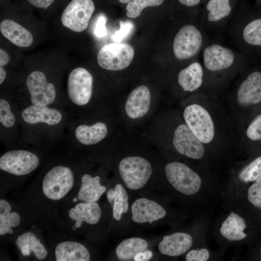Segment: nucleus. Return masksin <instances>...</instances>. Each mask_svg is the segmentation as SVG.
<instances>
[{
  "label": "nucleus",
  "mask_w": 261,
  "mask_h": 261,
  "mask_svg": "<svg viewBox=\"0 0 261 261\" xmlns=\"http://www.w3.org/2000/svg\"><path fill=\"white\" fill-rule=\"evenodd\" d=\"M121 132L113 147L110 159L122 184L129 190L137 191L149 185L158 174V158L143 137L127 136Z\"/></svg>",
  "instance_id": "f257e3e1"
},
{
  "label": "nucleus",
  "mask_w": 261,
  "mask_h": 261,
  "mask_svg": "<svg viewBox=\"0 0 261 261\" xmlns=\"http://www.w3.org/2000/svg\"><path fill=\"white\" fill-rule=\"evenodd\" d=\"M21 128V146L41 148L65 140L72 119L62 108L32 104L17 95Z\"/></svg>",
  "instance_id": "f03ea898"
},
{
  "label": "nucleus",
  "mask_w": 261,
  "mask_h": 261,
  "mask_svg": "<svg viewBox=\"0 0 261 261\" xmlns=\"http://www.w3.org/2000/svg\"><path fill=\"white\" fill-rule=\"evenodd\" d=\"M93 75L85 68H73L68 73L63 102L72 119H92L116 112L118 102L109 94L97 93Z\"/></svg>",
  "instance_id": "7ed1b4c3"
},
{
  "label": "nucleus",
  "mask_w": 261,
  "mask_h": 261,
  "mask_svg": "<svg viewBox=\"0 0 261 261\" xmlns=\"http://www.w3.org/2000/svg\"><path fill=\"white\" fill-rule=\"evenodd\" d=\"M116 112L88 119H72L66 130L65 141L74 150L90 153L96 158L108 157L120 131Z\"/></svg>",
  "instance_id": "20e7f679"
},
{
  "label": "nucleus",
  "mask_w": 261,
  "mask_h": 261,
  "mask_svg": "<svg viewBox=\"0 0 261 261\" xmlns=\"http://www.w3.org/2000/svg\"><path fill=\"white\" fill-rule=\"evenodd\" d=\"M224 37L238 51L261 59V11L231 17Z\"/></svg>",
  "instance_id": "39448f33"
},
{
  "label": "nucleus",
  "mask_w": 261,
  "mask_h": 261,
  "mask_svg": "<svg viewBox=\"0 0 261 261\" xmlns=\"http://www.w3.org/2000/svg\"><path fill=\"white\" fill-rule=\"evenodd\" d=\"M158 103L149 87L140 85L124 101L118 102L116 112L121 124L134 128L145 124L156 114Z\"/></svg>",
  "instance_id": "423d86ee"
},
{
  "label": "nucleus",
  "mask_w": 261,
  "mask_h": 261,
  "mask_svg": "<svg viewBox=\"0 0 261 261\" xmlns=\"http://www.w3.org/2000/svg\"><path fill=\"white\" fill-rule=\"evenodd\" d=\"M49 75L41 70L30 72L24 81L26 92L24 96L18 97L35 105L64 108L63 92Z\"/></svg>",
  "instance_id": "0eeeda50"
},
{
  "label": "nucleus",
  "mask_w": 261,
  "mask_h": 261,
  "mask_svg": "<svg viewBox=\"0 0 261 261\" xmlns=\"http://www.w3.org/2000/svg\"><path fill=\"white\" fill-rule=\"evenodd\" d=\"M200 56L204 71L213 73L243 68L251 58L216 41L209 42Z\"/></svg>",
  "instance_id": "6e6552de"
},
{
  "label": "nucleus",
  "mask_w": 261,
  "mask_h": 261,
  "mask_svg": "<svg viewBox=\"0 0 261 261\" xmlns=\"http://www.w3.org/2000/svg\"><path fill=\"white\" fill-rule=\"evenodd\" d=\"M21 135L17 95L5 91L0 97V142L8 149L20 147Z\"/></svg>",
  "instance_id": "1a4fd4ad"
},
{
  "label": "nucleus",
  "mask_w": 261,
  "mask_h": 261,
  "mask_svg": "<svg viewBox=\"0 0 261 261\" xmlns=\"http://www.w3.org/2000/svg\"><path fill=\"white\" fill-rule=\"evenodd\" d=\"M76 173V168L68 164L58 163L51 166L46 170L43 177L44 194L52 201L63 199L72 188Z\"/></svg>",
  "instance_id": "9d476101"
},
{
  "label": "nucleus",
  "mask_w": 261,
  "mask_h": 261,
  "mask_svg": "<svg viewBox=\"0 0 261 261\" xmlns=\"http://www.w3.org/2000/svg\"><path fill=\"white\" fill-rule=\"evenodd\" d=\"M232 11L231 0H208L203 13L198 17L211 41L223 38Z\"/></svg>",
  "instance_id": "9b49d317"
},
{
  "label": "nucleus",
  "mask_w": 261,
  "mask_h": 261,
  "mask_svg": "<svg viewBox=\"0 0 261 261\" xmlns=\"http://www.w3.org/2000/svg\"><path fill=\"white\" fill-rule=\"evenodd\" d=\"M20 146L8 149L0 157V170L3 173L22 176L29 174L40 165L41 158L34 149Z\"/></svg>",
  "instance_id": "f8f14e48"
},
{
  "label": "nucleus",
  "mask_w": 261,
  "mask_h": 261,
  "mask_svg": "<svg viewBox=\"0 0 261 261\" xmlns=\"http://www.w3.org/2000/svg\"><path fill=\"white\" fill-rule=\"evenodd\" d=\"M163 172L167 182L177 192L187 196L200 190L202 179L199 175L183 162H169L164 165Z\"/></svg>",
  "instance_id": "ddd939ff"
},
{
  "label": "nucleus",
  "mask_w": 261,
  "mask_h": 261,
  "mask_svg": "<svg viewBox=\"0 0 261 261\" xmlns=\"http://www.w3.org/2000/svg\"><path fill=\"white\" fill-rule=\"evenodd\" d=\"M134 55L133 48L124 43H114L104 45L97 55V62L103 69L120 71L131 63Z\"/></svg>",
  "instance_id": "4468645a"
},
{
  "label": "nucleus",
  "mask_w": 261,
  "mask_h": 261,
  "mask_svg": "<svg viewBox=\"0 0 261 261\" xmlns=\"http://www.w3.org/2000/svg\"><path fill=\"white\" fill-rule=\"evenodd\" d=\"M184 122L203 143L211 142L215 135V127L208 112L199 104L187 105L183 112Z\"/></svg>",
  "instance_id": "2eb2a0df"
},
{
  "label": "nucleus",
  "mask_w": 261,
  "mask_h": 261,
  "mask_svg": "<svg viewBox=\"0 0 261 261\" xmlns=\"http://www.w3.org/2000/svg\"><path fill=\"white\" fill-rule=\"evenodd\" d=\"M95 9L92 0H71L62 12V24L74 32H82L87 29Z\"/></svg>",
  "instance_id": "dca6fc26"
},
{
  "label": "nucleus",
  "mask_w": 261,
  "mask_h": 261,
  "mask_svg": "<svg viewBox=\"0 0 261 261\" xmlns=\"http://www.w3.org/2000/svg\"><path fill=\"white\" fill-rule=\"evenodd\" d=\"M168 138L174 150L180 155L194 160L200 159L204 155L203 143L185 122L175 126Z\"/></svg>",
  "instance_id": "f3484780"
},
{
  "label": "nucleus",
  "mask_w": 261,
  "mask_h": 261,
  "mask_svg": "<svg viewBox=\"0 0 261 261\" xmlns=\"http://www.w3.org/2000/svg\"><path fill=\"white\" fill-rule=\"evenodd\" d=\"M239 105L246 106L261 102V70L254 67L240 83L236 90Z\"/></svg>",
  "instance_id": "a211bd4d"
},
{
  "label": "nucleus",
  "mask_w": 261,
  "mask_h": 261,
  "mask_svg": "<svg viewBox=\"0 0 261 261\" xmlns=\"http://www.w3.org/2000/svg\"><path fill=\"white\" fill-rule=\"evenodd\" d=\"M131 220L138 224H151L166 215L165 209L158 202L145 197L136 199L130 207Z\"/></svg>",
  "instance_id": "6ab92c4d"
},
{
  "label": "nucleus",
  "mask_w": 261,
  "mask_h": 261,
  "mask_svg": "<svg viewBox=\"0 0 261 261\" xmlns=\"http://www.w3.org/2000/svg\"><path fill=\"white\" fill-rule=\"evenodd\" d=\"M204 75V69L201 60L195 58L179 71L177 83L183 91L194 92L202 86Z\"/></svg>",
  "instance_id": "aec40b11"
},
{
  "label": "nucleus",
  "mask_w": 261,
  "mask_h": 261,
  "mask_svg": "<svg viewBox=\"0 0 261 261\" xmlns=\"http://www.w3.org/2000/svg\"><path fill=\"white\" fill-rule=\"evenodd\" d=\"M193 239L187 233L177 232L164 236L158 245L160 252L170 257L184 254L191 247Z\"/></svg>",
  "instance_id": "412c9836"
},
{
  "label": "nucleus",
  "mask_w": 261,
  "mask_h": 261,
  "mask_svg": "<svg viewBox=\"0 0 261 261\" xmlns=\"http://www.w3.org/2000/svg\"><path fill=\"white\" fill-rule=\"evenodd\" d=\"M0 30L6 39L17 46L27 47L33 43V37L30 32L13 20L1 21Z\"/></svg>",
  "instance_id": "4be33fe9"
},
{
  "label": "nucleus",
  "mask_w": 261,
  "mask_h": 261,
  "mask_svg": "<svg viewBox=\"0 0 261 261\" xmlns=\"http://www.w3.org/2000/svg\"><path fill=\"white\" fill-rule=\"evenodd\" d=\"M102 214L101 208L97 202H81L77 203L73 208L70 209L69 218L76 221L75 226L80 228L82 222L91 225L97 224L101 219Z\"/></svg>",
  "instance_id": "5701e85b"
},
{
  "label": "nucleus",
  "mask_w": 261,
  "mask_h": 261,
  "mask_svg": "<svg viewBox=\"0 0 261 261\" xmlns=\"http://www.w3.org/2000/svg\"><path fill=\"white\" fill-rule=\"evenodd\" d=\"M89 172L82 174L81 186L77 194V199L83 202H97L106 191V188L102 186L99 175H91Z\"/></svg>",
  "instance_id": "b1692460"
},
{
  "label": "nucleus",
  "mask_w": 261,
  "mask_h": 261,
  "mask_svg": "<svg viewBox=\"0 0 261 261\" xmlns=\"http://www.w3.org/2000/svg\"><path fill=\"white\" fill-rule=\"evenodd\" d=\"M57 261H88L90 254L83 244L74 241H67L59 243L55 250Z\"/></svg>",
  "instance_id": "393cba45"
},
{
  "label": "nucleus",
  "mask_w": 261,
  "mask_h": 261,
  "mask_svg": "<svg viewBox=\"0 0 261 261\" xmlns=\"http://www.w3.org/2000/svg\"><path fill=\"white\" fill-rule=\"evenodd\" d=\"M246 228V224L243 218L236 213L231 212L222 223L220 233L229 241H239L246 236L244 232Z\"/></svg>",
  "instance_id": "a878e982"
},
{
  "label": "nucleus",
  "mask_w": 261,
  "mask_h": 261,
  "mask_svg": "<svg viewBox=\"0 0 261 261\" xmlns=\"http://www.w3.org/2000/svg\"><path fill=\"white\" fill-rule=\"evenodd\" d=\"M148 247V243L145 239L130 237L123 240L118 245L115 254L119 261H131L138 253L147 250Z\"/></svg>",
  "instance_id": "bb28decb"
},
{
  "label": "nucleus",
  "mask_w": 261,
  "mask_h": 261,
  "mask_svg": "<svg viewBox=\"0 0 261 261\" xmlns=\"http://www.w3.org/2000/svg\"><path fill=\"white\" fill-rule=\"evenodd\" d=\"M16 245L24 256L29 255L32 251L38 259L43 260L48 254L47 250L40 240L30 232L19 235L16 240Z\"/></svg>",
  "instance_id": "cd10ccee"
},
{
  "label": "nucleus",
  "mask_w": 261,
  "mask_h": 261,
  "mask_svg": "<svg viewBox=\"0 0 261 261\" xmlns=\"http://www.w3.org/2000/svg\"><path fill=\"white\" fill-rule=\"evenodd\" d=\"M11 207L4 200H0V235L14 232L13 227L18 226L20 223V217L15 212H11Z\"/></svg>",
  "instance_id": "c85d7f7f"
},
{
  "label": "nucleus",
  "mask_w": 261,
  "mask_h": 261,
  "mask_svg": "<svg viewBox=\"0 0 261 261\" xmlns=\"http://www.w3.org/2000/svg\"><path fill=\"white\" fill-rule=\"evenodd\" d=\"M114 190L113 217L116 221H119L122 215L126 213L129 210V196L126 188L121 183L116 184Z\"/></svg>",
  "instance_id": "c756f323"
},
{
  "label": "nucleus",
  "mask_w": 261,
  "mask_h": 261,
  "mask_svg": "<svg viewBox=\"0 0 261 261\" xmlns=\"http://www.w3.org/2000/svg\"><path fill=\"white\" fill-rule=\"evenodd\" d=\"M164 0H132L128 3L126 9V15L129 17L135 18L139 17L144 9L161 5Z\"/></svg>",
  "instance_id": "7c9ffc66"
},
{
  "label": "nucleus",
  "mask_w": 261,
  "mask_h": 261,
  "mask_svg": "<svg viewBox=\"0 0 261 261\" xmlns=\"http://www.w3.org/2000/svg\"><path fill=\"white\" fill-rule=\"evenodd\" d=\"M261 174V156L245 167L239 174V178L244 182L255 181Z\"/></svg>",
  "instance_id": "2f4dec72"
},
{
  "label": "nucleus",
  "mask_w": 261,
  "mask_h": 261,
  "mask_svg": "<svg viewBox=\"0 0 261 261\" xmlns=\"http://www.w3.org/2000/svg\"><path fill=\"white\" fill-rule=\"evenodd\" d=\"M247 199L252 204L261 209V174L249 188Z\"/></svg>",
  "instance_id": "473e14b6"
},
{
  "label": "nucleus",
  "mask_w": 261,
  "mask_h": 261,
  "mask_svg": "<svg viewBox=\"0 0 261 261\" xmlns=\"http://www.w3.org/2000/svg\"><path fill=\"white\" fill-rule=\"evenodd\" d=\"M120 29L112 36V39L116 43H121L132 32L134 24L130 21L120 22Z\"/></svg>",
  "instance_id": "72a5a7b5"
},
{
  "label": "nucleus",
  "mask_w": 261,
  "mask_h": 261,
  "mask_svg": "<svg viewBox=\"0 0 261 261\" xmlns=\"http://www.w3.org/2000/svg\"><path fill=\"white\" fill-rule=\"evenodd\" d=\"M246 133L251 140H261V115L257 116L248 126Z\"/></svg>",
  "instance_id": "f704fd0d"
},
{
  "label": "nucleus",
  "mask_w": 261,
  "mask_h": 261,
  "mask_svg": "<svg viewBox=\"0 0 261 261\" xmlns=\"http://www.w3.org/2000/svg\"><path fill=\"white\" fill-rule=\"evenodd\" d=\"M210 256L208 250L206 248L193 249L189 251L186 256L187 261H206Z\"/></svg>",
  "instance_id": "c9c22d12"
},
{
  "label": "nucleus",
  "mask_w": 261,
  "mask_h": 261,
  "mask_svg": "<svg viewBox=\"0 0 261 261\" xmlns=\"http://www.w3.org/2000/svg\"><path fill=\"white\" fill-rule=\"evenodd\" d=\"M106 18L103 15H101L98 17L94 29V34L97 37L102 38L106 35Z\"/></svg>",
  "instance_id": "e433bc0d"
},
{
  "label": "nucleus",
  "mask_w": 261,
  "mask_h": 261,
  "mask_svg": "<svg viewBox=\"0 0 261 261\" xmlns=\"http://www.w3.org/2000/svg\"><path fill=\"white\" fill-rule=\"evenodd\" d=\"M31 6L38 9L46 10L52 6L57 0H26Z\"/></svg>",
  "instance_id": "4c0bfd02"
},
{
  "label": "nucleus",
  "mask_w": 261,
  "mask_h": 261,
  "mask_svg": "<svg viewBox=\"0 0 261 261\" xmlns=\"http://www.w3.org/2000/svg\"><path fill=\"white\" fill-rule=\"evenodd\" d=\"M153 252L148 250L138 253L133 258L134 261H147L153 257Z\"/></svg>",
  "instance_id": "58836bf2"
},
{
  "label": "nucleus",
  "mask_w": 261,
  "mask_h": 261,
  "mask_svg": "<svg viewBox=\"0 0 261 261\" xmlns=\"http://www.w3.org/2000/svg\"><path fill=\"white\" fill-rule=\"evenodd\" d=\"M10 56L3 49H0V66H6L10 61Z\"/></svg>",
  "instance_id": "ea45409f"
},
{
  "label": "nucleus",
  "mask_w": 261,
  "mask_h": 261,
  "mask_svg": "<svg viewBox=\"0 0 261 261\" xmlns=\"http://www.w3.org/2000/svg\"><path fill=\"white\" fill-rule=\"evenodd\" d=\"M179 3L186 6L191 7L198 5L202 0H178Z\"/></svg>",
  "instance_id": "a19ab883"
},
{
  "label": "nucleus",
  "mask_w": 261,
  "mask_h": 261,
  "mask_svg": "<svg viewBox=\"0 0 261 261\" xmlns=\"http://www.w3.org/2000/svg\"><path fill=\"white\" fill-rule=\"evenodd\" d=\"M7 75V72L3 67L0 66V85L4 82Z\"/></svg>",
  "instance_id": "79ce46f5"
},
{
  "label": "nucleus",
  "mask_w": 261,
  "mask_h": 261,
  "mask_svg": "<svg viewBox=\"0 0 261 261\" xmlns=\"http://www.w3.org/2000/svg\"><path fill=\"white\" fill-rule=\"evenodd\" d=\"M107 198L109 203L111 205H113L114 198V189L110 188L109 189L106 194Z\"/></svg>",
  "instance_id": "37998d69"
},
{
  "label": "nucleus",
  "mask_w": 261,
  "mask_h": 261,
  "mask_svg": "<svg viewBox=\"0 0 261 261\" xmlns=\"http://www.w3.org/2000/svg\"><path fill=\"white\" fill-rule=\"evenodd\" d=\"M118 0L121 3H129L132 0Z\"/></svg>",
  "instance_id": "c03bdc74"
},
{
  "label": "nucleus",
  "mask_w": 261,
  "mask_h": 261,
  "mask_svg": "<svg viewBox=\"0 0 261 261\" xmlns=\"http://www.w3.org/2000/svg\"></svg>",
  "instance_id": "a18cd8bd"
}]
</instances>
